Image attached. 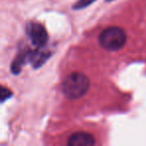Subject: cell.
I'll return each mask as SVG.
<instances>
[{"mask_svg":"<svg viewBox=\"0 0 146 146\" xmlns=\"http://www.w3.org/2000/svg\"><path fill=\"white\" fill-rule=\"evenodd\" d=\"M48 56H49L48 52H43V51H40V50L28 53L29 60H30L32 65H34L35 67L41 66V64L48 58Z\"/></svg>","mask_w":146,"mask_h":146,"instance_id":"cell-5","label":"cell"},{"mask_svg":"<svg viewBox=\"0 0 146 146\" xmlns=\"http://www.w3.org/2000/svg\"><path fill=\"white\" fill-rule=\"evenodd\" d=\"M67 146H95V138L85 131L74 132L69 136Z\"/></svg>","mask_w":146,"mask_h":146,"instance_id":"cell-4","label":"cell"},{"mask_svg":"<svg viewBox=\"0 0 146 146\" xmlns=\"http://www.w3.org/2000/svg\"><path fill=\"white\" fill-rule=\"evenodd\" d=\"M89 89V79L80 72L70 73L62 84L63 94L68 99H77L87 93Z\"/></svg>","mask_w":146,"mask_h":146,"instance_id":"cell-1","label":"cell"},{"mask_svg":"<svg viewBox=\"0 0 146 146\" xmlns=\"http://www.w3.org/2000/svg\"><path fill=\"white\" fill-rule=\"evenodd\" d=\"M26 34L33 45L36 47H42L48 40V34L43 25L36 22H30L26 26Z\"/></svg>","mask_w":146,"mask_h":146,"instance_id":"cell-3","label":"cell"},{"mask_svg":"<svg viewBox=\"0 0 146 146\" xmlns=\"http://www.w3.org/2000/svg\"><path fill=\"white\" fill-rule=\"evenodd\" d=\"M107 1H109V0H107Z\"/></svg>","mask_w":146,"mask_h":146,"instance_id":"cell-7","label":"cell"},{"mask_svg":"<svg viewBox=\"0 0 146 146\" xmlns=\"http://www.w3.org/2000/svg\"><path fill=\"white\" fill-rule=\"evenodd\" d=\"M99 44L102 48L108 51H117L123 48L127 41L126 32L117 26H111L105 28L98 37Z\"/></svg>","mask_w":146,"mask_h":146,"instance_id":"cell-2","label":"cell"},{"mask_svg":"<svg viewBox=\"0 0 146 146\" xmlns=\"http://www.w3.org/2000/svg\"><path fill=\"white\" fill-rule=\"evenodd\" d=\"M95 0H78L76 4L73 5V8L74 9H80V8H84V7L90 5L92 2H94Z\"/></svg>","mask_w":146,"mask_h":146,"instance_id":"cell-6","label":"cell"}]
</instances>
